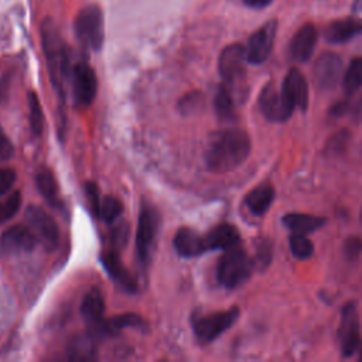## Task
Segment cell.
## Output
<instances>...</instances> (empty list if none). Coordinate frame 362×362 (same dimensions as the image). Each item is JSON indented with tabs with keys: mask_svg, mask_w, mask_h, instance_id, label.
<instances>
[{
	"mask_svg": "<svg viewBox=\"0 0 362 362\" xmlns=\"http://www.w3.org/2000/svg\"><path fill=\"white\" fill-rule=\"evenodd\" d=\"M250 153L249 134L238 127L212 133L205 147V164L214 173H228L239 167Z\"/></svg>",
	"mask_w": 362,
	"mask_h": 362,
	"instance_id": "obj_1",
	"label": "cell"
},
{
	"mask_svg": "<svg viewBox=\"0 0 362 362\" xmlns=\"http://www.w3.org/2000/svg\"><path fill=\"white\" fill-rule=\"evenodd\" d=\"M41 41L49 72V79L57 92L64 96V88L71 76L72 68L69 62V51L59 34L57 24L51 18H44L41 23Z\"/></svg>",
	"mask_w": 362,
	"mask_h": 362,
	"instance_id": "obj_2",
	"label": "cell"
},
{
	"mask_svg": "<svg viewBox=\"0 0 362 362\" xmlns=\"http://www.w3.org/2000/svg\"><path fill=\"white\" fill-rule=\"evenodd\" d=\"M74 28L78 41L86 49L99 51L105 40V18L103 11L96 4L82 7L74 21Z\"/></svg>",
	"mask_w": 362,
	"mask_h": 362,
	"instance_id": "obj_3",
	"label": "cell"
},
{
	"mask_svg": "<svg viewBox=\"0 0 362 362\" xmlns=\"http://www.w3.org/2000/svg\"><path fill=\"white\" fill-rule=\"evenodd\" d=\"M253 270V262L240 247H230L222 255L216 266V279L226 288H236L245 283Z\"/></svg>",
	"mask_w": 362,
	"mask_h": 362,
	"instance_id": "obj_4",
	"label": "cell"
},
{
	"mask_svg": "<svg viewBox=\"0 0 362 362\" xmlns=\"http://www.w3.org/2000/svg\"><path fill=\"white\" fill-rule=\"evenodd\" d=\"M246 49L240 44L225 47L219 55V74L232 93L246 92Z\"/></svg>",
	"mask_w": 362,
	"mask_h": 362,
	"instance_id": "obj_5",
	"label": "cell"
},
{
	"mask_svg": "<svg viewBox=\"0 0 362 362\" xmlns=\"http://www.w3.org/2000/svg\"><path fill=\"white\" fill-rule=\"evenodd\" d=\"M239 317V308L232 307L223 311H215L205 315H198L192 320L195 337L202 342H212L228 328H230Z\"/></svg>",
	"mask_w": 362,
	"mask_h": 362,
	"instance_id": "obj_6",
	"label": "cell"
},
{
	"mask_svg": "<svg viewBox=\"0 0 362 362\" xmlns=\"http://www.w3.org/2000/svg\"><path fill=\"white\" fill-rule=\"evenodd\" d=\"M25 221L28 226L34 230L45 249L52 250L57 247L59 240V229L55 219L41 206L30 205L25 209Z\"/></svg>",
	"mask_w": 362,
	"mask_h": 362,
	"instance_id": "obj_7",
	"label": "cell"
},
{
	"mask_svg": "<svg viewBox=\"0 0 362 362\" xmlns=\"http://www.w3.org/2000/svg\"><path fill=\"white\" fill-rule=\"evenodd\" d=\"M158 229V215L150 205H143L139 214L136 230V250L139 260L147 263Z\"/></svg>",
	"mask_w": 362,
	"mask_h": 362,
	"instance_id": "obj_8",
	"label": "cell"
},
{
	"mask_svg": "<svg viewBox=\"0 0 362 362\" xmlns=\"http://www.w3.org/2000/svg\"><path fill=\"white\" fill-rule=\"evenodd\" d=\"M259 107L264 117L279 123L286 122L294 110L293 105L284 96L283 90L277 89L273 82H269L263 86L259 95Z\"/></svg>",
	"mask_w": 362,
	"mask_h": 362,
	"instance_id": "obj_9",
	"label": "cell"
},
{
	"mask_svg": "<svg viewBox=\"0 0 362 362\" xmlns=\"http://www.w3.org/2000/svg\"><path fill=\"white\" fill-rule=\"evenodd\" d=\"M338 339L342 356L354 355L361 348L359 317L355 303H348L341 311V322L338 327Z\"/></svg>",
	"mask_w": 362,
	"mask_h": 362,
	"instance_id": "obj_10",
	"label": "cell"
},
{
	"mask_svg": "<svg viewBox=\"0 0 362 362\" xmlns=\"http://www.w3.org/2000/svg\"><path fill=\"white\" fill-rule=\"evenodd\" d=\"M38 243V238L28 225H13L0 236V252L7 256H16L31 252Z\"/></svg>",
	"mask_w": 362,
	"mask_h": 362,
	"instance_id": "obj_11",
	"label": "cell"
},
{
	"mask_svg": "<svg viewBox=\"0 0 362 362\" xmlns=\"http://www.w3.org/2000/svg\"><path fill=\"white\" fill-rule=\"evenodd\" d=\"M276 31L277 21L270 20L252 34L246 47V59L249 64L260 65L269 58L274 45Z\"/></svg>",
	"mask_w": 362,
	"mask_h": 362,
	"instance_id": "obj_12",
	"label": "cell"
},
{
	"mask_svg": "<svg viewBox=\"0 0 362 362\" xmlns=\"http://www.w3.org/2000/svg\"><path fill=\"white\" fill-rule=\"evenodd\" d=\"M71 78L75 102L79 106H89L93 102L98 90L95 71L86 61H79L74 65Z\"/></svg>",
	"mask_w": 362,
	"mask_h": 362,
	"instance_id": "obj_13",
	"label": "cell"
},
{
	"mask_svg": "<svg viewBox=\"0 0 362 362\" xmlns=\"http://www.w3.org/2000/svg\"><path fill=\"white\" fill-rule=\"evenodd\" d=\"M342 74V59L335 52H322L313 68L314 82L320 89L337 86Z\"/></svg>",
	"mask_w": 362,
	"mask_h": 362,
	"instance_id": "obj_14",
	"label": "cell"
},
{
	"mask_svg": "<svg viewBox=\"0 0 362 362\" xmlns=\"http://www.w3.org/2000/svg\"><path fill=\"white\" fill-rule=\"evenodd\" d=\"M281 90L293 107L300 109L301 112L307 110L308 107V85L297 68H291L283 79Z\"/></svg>",
	"mask_w": 362,
	"mask_h": 362,
	"instance_id": "obj_15",
	"label": "cell"
},
{
	"mask_svg": "<svg viewBox=\"0 0 362 362\" xmlns=\"http://www.w3.org/2000/svg\"><path fill=\"white\" fill-rule=\"evenodd\" d=\"M317 44V30L314 24L307 23L301 25L293 35L288 47L291 59L297 62H305L314 52Z\"/></svg>",
	"mask_w": 362,
	"mask_h": 362,
	"instance_id": "obj_16",
	"label": "cell"
},
{
	"mask_svg": "<svg viewBox=\"0 0 362 362\" xmlns=\"http://www.w3.org/2000/svg\"><path fill=\"white\" fill-rule=\"evenodd\" d=\"M81 315L88 325V329L95 335L105 320V301L99 288L92 287L82 298Z\"/></svg>",
	"mask_w": 362,
	"mask_h": 362,
	"instance_id": "obj_17",
	"label": "cell"
},
{
	"mask_svg": "<svg viewBox=\"0 0 362 362\" xmlns=\"http://www.w3.org/2000/svg\"><path fill=\"white\" fill-rule=\"evenodd\" d=\"M174 247L182 257H195L208 250L205 236L191 228H180L174 235Z\"/></svg>",
	"mask_w": 362,
	"mask_h": 362,
	"instance_id": "obj_18",
	"label": "cell"
},
{
	"mask_svg": "<svg viewBox=\"0 0 362 362\" xmlns=\"http://www.w3.org/2000/svg\"><path fill=\"white\" fill-rule=\"evenodd\" d=\"M100 262L106 269V273L126 291H136L137 286L129 270L122 263L119 255L115 250H105L100 255Z\"/></svg>",
	"mask_w": 362,
	"mask_h": 362,
	"instance_id": "obj_19",
	"label": "cell"
},
{
	"mask_svg": "<svg viewBox=\"0 0 362 362\" xmlns=\"http://www.w3.org/2000/svg\"><path fill=\"white\" fill-rule=\"evenodd\" d=\"M362 34V21L355 17L335 20L327 25L324 37L331 44H342Z\"/></svg>",
	"mask_w": 362,
	"mask_h": 362,
	"instance_id": "obj_20",
	"label": "cell"
},
{
	"mask_svg": "<svg viewBox=\"0 0 362 362\" xmlns=\"http://www.w3.org/2000/svg\"><path fill=\"white\" fill-rule=\"evenodd\" d=\"M96 351V335L92 331L81 332L74 335L68 344V359L75 362L93 361Z\"/></svg>",
	"mask_w": 362,
	"mask_h": 362,
	"instance_id": "obj_21",
	"label": "cell"
},
{
	"mask_svg": "<svg viewBox=\"0 0 362 362\" xmlns=\"http://www.w3.org/2000/svg\"><path fill=\"white\" fill-rule=\"evenodd\" d=\"M205 236L208 250L214 249H230L239 243V232L230 223H219L212 228Z\"/></svg>",
	"mask_w": 362,
	"mask_h": 362,
	"instance_id": "obj_22",
	"label": "cell"
},
{
	"mask_svg": "<svg viewBox=\"0 0 362 362\" xmlns=\"http://www.w3.org/2000/svg\"><path fill=\"white\" fill-rule=\"evenodd\" d=\"M130 327L143 329L147 327V322L144 321V318H141L137 314H130V313L120 314L110 320H103V322L100 324V327L96 332V337L98 335H115L119 331H122L123 328H130Z\"/></svg>",
	"mask_w": 362,
	"mask_h": 362,
	"instance_id": "obj_23",
	"label": "cell"
},
{
	"mask_svg": "<svg viewBox=\"0 0 362 362\" xmlns=\"http://www.w3.org/2000/svg\"><path fill=\"white\" fill-rule=\"evenodd\" d=\"M274 199V189L270 184H260L245 197V205L253 215H263Z\"/></svg>",
	"mask_w": 362,
	"mask_h": 362,
	"instance_id": "obj_24",
	"label": "cell"
},
{
	"mask_svg": "<svg viewBox=\"0 0 362 362\" xmlns=\"http://www.w3.org/2000/svg\"><path fill=\"white\" fill-rule=\"evenodd\" d=\"M35 182H37L38 191L41 192L42 198L54 208L62 209V201L59 198L58 184H57V180H55L52 171L45 167L40 168L35 175Z\"/></svg>",
	"mask_w": 362,
	"mask_h": 362,
	"instance_id": "obj_25",
	"label": "cell"
},
{
	"mask_svg": "<svg viewBox=\"0 0 362 362\" xmlns=\"http://www.w3.org/2000/svg\"><path fill=\"white\" fill-rule=\"evenodd\" d=\"M325 218L322 216H314V215H308V214H298V212H291L287 214L283 218V223L293 232L297 233H310L314 232L317 229H320L321 226H324L325 223Z\"/></svg>",
	"mask_w": 362,
	"mask_h": 362,
	"instance_id": "obj_26",
	"label": "cell"
},
{
	"mask_svg": "<svg viewBox=\"0 0 362 362\" xmlns=\"http://www.w3.org/2000/svg\"><path fill=\"white\" fill-rule=\"evenodd\" d=\"M233 93L230 89L223 83L218 86V90L214 98V106L216 110V115L222 120H230L235 115V103H233Z\"/></svg>",
	"mask_w": 362,
	"mask_h": 362,
	"instance_id": "obj_27",
	"label": "cell"
},
{
	"mask_svg": "<svg viewBox=\"0 0 362 362\" xmlns=\"http://www.w3.org/2000/svg\"><path fill=\"white\" fill-rule=\"evenodd\" d=\"M28 100V122H30V129L34 136H41L44 130V112L42 106L40 102V98L37 96L35 92H28L27 95Z\"/></svg>",
	"mask_w": 362,
	"mask_h": 362,
	"instance_id": "obj_28",
	"label": "cell"
},
{
	"mask_svg": "<svg viewBox=\"0 0 362 362\" xmlns=\"http://www.w3.org/2000/svg\"><path fill=\"white\" fill-rule=\"evenodd\" d=\"M122 211H123V205L119 198H116L113 195H106L100 199L99 218L103 222H106V223L115 222L122 215Z\"/></svg>",
	"mask_w": 362,
	"mask_h": 362,
	"instance_id": "obj_29",
	"label": "cell"
},
{
	"mask_svg": "<svg viewBox=\"0 0 362 362\" xmlns=\"http://www.w3.org/2000/svg\"><path fill=\"white\" fill-rule=\"evenodd\" d=\"M344 86L346 92H355L362 86V57H356L349 62L344 74Z\"/></svg>",
	"mask_w": 362,
	"mask_h": 362,
	"instance_id": "obj_30",
	"label": "cell"
},
{
	"mask_svg": "<svg viewBox=\"0 0 362 362\" xmlns=\"http://www.w3.org/2000/svg\"><path fill=\"white\" fill-rule=\"evenodd\" d=\"M290 243V250L297 259H308L313 252H314V245L313 242L305 236V233H297L293 232V235L288 239Z\"/></svg>",
	"mask_w": 362,
	"mask_h": 362,
	"instance_id": "obj_31",
	"label": "cell"
},
{
	"mask_svg": "<svg viewBox=\"0 0 362 362\" xmlns=\"http://www.w3.org/2000/svg\"><path fill=\"white\" fill-rule=\"evenodd\" d=\"M20 205H21L20 191L13 192L11 195H8V198L4 202H0V225L11 219L20 209Z\"/></svg>",
	"mask_w": 362,
	"mask_h": 362,
	"instance_id": "obj_32",
	"label": "cell"
},
{
	"mask_svg": "<svg viewBox=\"0 0 362 362\" xmlns=\"http://www.w3.org/2000/svg\"><path fill=\"white\" fill-rule=\"evenodd\" d=\"M272 260V243L267 239H259L256 245V263L266 267Z\"/></svg>",
	"mask_w": 362,
	"mask_h": 362,
	"instance_id": "obj_33",
	"label": "cell"
},
{
	"mask_svg": "<svg viewBox=\"0 0 362 362\" xmlns=\"http://www.w3.org/2000/svg\"><path fill=\"white\" fill-rule=\"evenodd\" d=\"M348 139H349V134H348V132H345V130H341V132L335 133V134L329 139V141H328V144H327L328 153L339 154L341 151H344L345 147H346V144H348Z\"/></svg>",
	"mask_w": 362,
	"mask_h": 362,
	"instance_id": "obj_34",
	"label": "cell"
},
{
	"mask_svg": "<svg viewBox=\"0 0 362 362\" xmlns=\"http://www.w3.org/2000/svg\"><path fill=\"white\" fill-rule=\"evenodd\" d=\"M85 191H86V198L89 202V208L95 216L99 218V206H100V198H99V189L98 185L93 182H86L85 184Z\"/></svg>",
	"mask_w": 362,
	"mask_h": 362,
	"instance_id": "obj_35",
	"label": "cell"
},
{
	"mask_svg": "<svg viewBox=\"0 0 362 362\" xmlns=\"http://www.w3.org/2000/svg\"><path fill=\"white\" fill-rule=\"evenodd\" d=\"M342 249H344V255L348 260H355L362 250V240L358 236H349L344 242Z\"/></svg>",
	"mask_w": 362,
	"mask_h": 362,
	"instance_id": "obj_36",
	"label": "cell"
},
{
	"mask_svg": "<svg viewBox=\"0 0 362 362\" xmlns=\"http://www.w3.org/2000/svg\"><path fill=\"white\" fill-rule=\"evenodd\" d=\"M17 180V174L10 167L0 168V195L7 194Z\"/></svg>",
	"mask_w": 362,
	"mask_h": 362,
	"instance_id": "obj_37",
	"label": "cell"
},
{
	"mask_svg": "<svg viewBox=\"0 0 362 362\" xmlns=\"http://www.w3.org/2000/svg\"><path fill=\"white\" fill-rule=\"evenodd\" d=\"M14 147L8 136L0 129V161H7L13 157Z\"/></svg>",
	"mask_w": 362,
	"mask_h": 362,
	"instance_id": "obj_38",
	"label": "cell"
},
{
	"mask_svg": "<svg viewBox=\"0 0 362 362\" xmlns=\"http://www.w3.org/2000/svg\"><path fill=\"white\" fill-rule=\"evenodd\" d=\"M247 7L252 8H264L267 7L273 0H242Z\"/></svg>",
	"mask_w": 362,
	"mask_h": 362,
	"instance_id": "obj_39",
	"label": "cell"
},
{
	"mask_svg": "<svg viewBox=\"0 0 362 362\" xmlns=\"http://www.w3.org/2000/svg\"><path fill=\"white\" fill-rule=\"evenodd\" d=\"M354 11L358 13V11H362V0H355L354 1Z\"/></svg>",
	"mask_w": 362,
	"mask_h": 362,
	"instance_id": "obj_40",
	"label": "cell"
},
{
	"mask_svg": "<svg viewBox=\"0 0 362 362\" xmlns=\"http://www.w3.org/2000/svg\"><path fill=\"white\" fill-rule=\"evenodd\" d=\"M361 222H362V209H361Z\"/></svg>",
	"mask_w": 362,
	"mask_h": 362,
	"instance_id": "obj_41",
	"label": "cell"
}]
</instances>
